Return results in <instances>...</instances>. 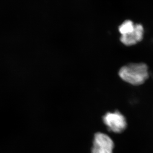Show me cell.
<instances>
[{
    "label": "cell",
    "instance_id": "6da1fadb",
    "mask_svg": "<svg viewBox=\"0 0 153 153\" xmlns=\"http://www.w3.org/2000/svg\"><path fill=\"white\" fill-rule=\"evenodd\" d=\"M119 74L121 79L134 86L143 84L149 78L148 66L142 63L125 65L120 70Z\"/></svg>",
    "mask_w": 153,
    "mask_h": 153
},
{
    "label": "cell",
    "instance_id": "7a4b0ae2",
    "mask_svg": "<svg viewBox=\"0 0 153 153\" xmlns=\"http://www.w3.org/2000/svg\"><path fill=\"white\" fill-rule=\"evenodd\" d=\"M102 119L110 131L114 133L123 132L127 126L126 118L119 111L107 113Z\"/></svg>",
    "mask_w": 153,
    "mask_h": 153
},
{
    "label": "cell",
    "instance_id": "3957f363",
    "mask_svg": "<svg viewBox=\"0 0 153 153\" xmlns=\"http://www.w3.org/2000/svg\"><path fill=\"white\" fill-rule=\"evenodd\" d=\"M114 143L108 135L97 132L94 135L91 153H113Z\"/></svg>",
    "mask_w": 153,
    "mask_h": 153
},
{
    "label": "cell",
    "instance_id": "277c9868",
    "mask_svg": "<svg viewBox=\"0 0 153 153\" xmlns=\"http://www.w3.org/2000/svg\"><path fill=\"white\" fill-rule=\"evenodd\" d=\"M144 28L142 25L135 24L132 32L127 34L121 35L120 41L126 46L135 45L142 40L144 35Z\"/></svg>",
    "mask_w": 153,
    "mask_h": 153
},
{
    "label": "cell",
    "instance_id": "5b68a950",
    "mask_svg": "<svg viewBox=\"0 0 153 153\" xmlns=\"http://www.w3.org/2000/svg\"><path fill=\"white\" fill-rule=\"evenodd\" d=\"M135 24L131 20H127L123 22L119 28V32L121 35L127 34L133 31Z\"/></svg>",
    "mask_w": 153,
    "mask_h": 153
}]
</instances>
